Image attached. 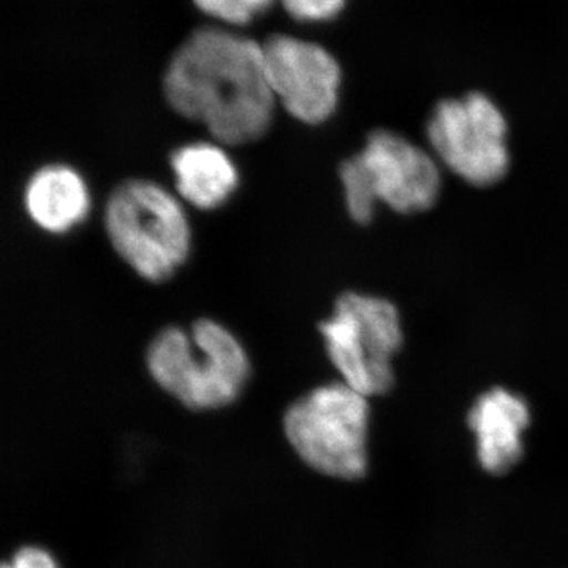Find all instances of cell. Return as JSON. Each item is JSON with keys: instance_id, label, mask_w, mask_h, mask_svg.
<instances>
[{"instance_id": "1", "label": "cell", "mask_w": 568, "mask_h": 568, "mask_svg": "<svg viewBox=\"0 0 568 568\" xmlns=\"http://www.w3.org/2000/svg\"><path fill=\"white\" fill-rule=\"evenodd\" d=\"M164 97L223 145L261 140L274 121L263 47L223 29H200L179 48L164 73Z\"/></svg>"}, {"instance_id": "2", "label": "cell", "mask_w": 568, "mask_h": 568, "mask_svg": "<svg viewBox=\"0 0 568 568\" xmlns=\"http://www.w3.org/2000/svg\"><path fill=\"white\" fill-rule=\"evenodd\" d=\"M149 373L168 394L194 410L231 405L248 383V355L224 325L201 317L190 331L164 327L145 354Z\"/></svg>"}, {"instance_id": "3", "label": "cell", "mask_w": 568, "mask_h": 568, "mask_svg": "<svg viewBox=\"0 0 568 568\" xmlns=\"http://www.w3.org/2000/svg\"><path fill=\"white\" fill-rule=\"evenodd\" d=\"M104 230L123 263L151 283L173 278L192 246L181 203L145 179H130L112 190L104 207Z\"/></svg>"}, {"instance_id": "4", "label": "cell", "mask_w": 568, "mask_h": 568, "mask_svg": "<svg viewBox=\"0 0 568 568\" xmlns=\"http://www.w3.org/2000/svg\"><path fill=\"white\" fill-rule=\"evenodd\" d=\"M347 212L354 222L368 224L377 203L398 213L433 207L440 192L435 156L402 134L376 130L365 148L339 166Z\"/></svg>"}, {"instance_id": "5", "label": "cell", "mask_w": 568, "mask_h": 568, "mask_svg": "<svg viewBox=\"0 0 568 568\" xmlns=\"http://www.w3.org/2000/svg\"><path fill=\"white\" fill-rule=\"evenodd\" d=\"M369 407L366 396L345 383L317 387L284 414V433L306 465L324 476H365Z\"/></svg>"}, {"instance_id": "6", "label": "cell", "mask_w": 568, "mask_h": 568, "mask_svg": "<svg viewBox=\"0 0 568 568\" xmlns=\"http://www.w3.org/2000/svg\"><path fill=\"white\" fill-rule=\"evenodd\" d=\"M328 358L358 394L384 395L394 386L392 361L403 345L402 321L386 298L345 293L320 325Z\"/></svg>"}, {"instance_id": "7", "label": "cell", "mask_w": 568, "mask_h": 568, "mask_svg": "<svg viewBox=\"0 0 568 568\" xmlns=\"http://www.w3.org/2000/svg\"><path fill=\"white\" fill-rule=\"evenodd\" d=\"M507 121L489 97L470 92L436 104L426 138L437 162L474 186L495 185L510 166Z\"/></svg>"}, {"instance_id": "8", "label": "cell", "mask_w": 568, "mask_h": 568, "mask_svg": "<svg viewBox=\"0 0 568 568\" xmlns=\"http://www.w3.org/2000/svg\"><path fill=\"white\" fill-rule=\"evenodd\" d=\"M268 84L276 102L298 122L320 125L334 115L342 88V69L320 44L290 36L263 44Z\"/></svg>"}, {"instance_id": "9", "label": "cell", "mask_w": 568, "mask_h": 568, "mask_svg": "<svg viewBox=\"0 0 568 568\" xmlns=\"http://www.w3.org/2000/svg\"><path fill=\"white\" fill-rule=\"evenodd\" d=\"M529 422L528 403L507 388H491L478 396L467 424L476 435L478 462L487 473L503 476L517 465Z\"/></svg>"}, {"instance_id": "10", "label": "cell", "mask_w": 568, "mask_h": 568, "mask_svg": "<svg viewBox=\"0 0 568 568\" xmlns=\"http://www.w3.org/2000/svg\"><path fill=\"white\" fill-rule=\"evenodd\" d=\"M24 205L41 230L65 234L88 219L91 194L77 170L67 164H47L26 183Z\"/></svg>"}, {"instance_id": "11", "label": "cell", "mask_w": 568, "mask_h": 568, "mask_svg": "<svg viewBox=\"0 0 568 568\" xmlns=\"http://www.w3.org/2000/svg\"><path fill=\"white\" fill-rule=\"evenodd\" d=\"M171 170L179 194L200 211L226 204L239 186L233 160L213 142H192L175 149Z\"/></svg>"}, {"instance_id": "12", "label": "cell", "mask_w": 568, "mask_h": 568, "mask_svg": "<svg viewBox=\"0 0 568 568\" xmlns=\"http://www.w3.org/2000/svg\"><path fill=\"white\" fill-rule=\"evenodd\" d=\"M197 9L227 24L244 26L263 14L274 0H193Z\"/></svg>"}, {"instance_id": "13", "label": "cell", "mask_w": 568, "mask_h": 568, "mask_svg": "<svg viewBox=\"0 0 568 568\" xmlns=\"http://www.w3.org/2000/svg\"><path fill=\"white\" fill-rule=\"evenodd\" d=\"M290 17L301 22H327L335 20L346 0H282Z\"/></svg>"}, {"instance_id": "14", "label": "cell", "mask_w": 568, "mask_h": 568, "mask_svg": "<svg viewBox=\"0 0 568 568\" xmlns=\"http://www.w3.org/2000/svg\"><path fill=\"white\" fill-rule=\"evenodd\" d=\"M2 568H58L50 552L44 549L28 547L22 548L13 556L10 564Z\"/></svg>"}]
</instances>
